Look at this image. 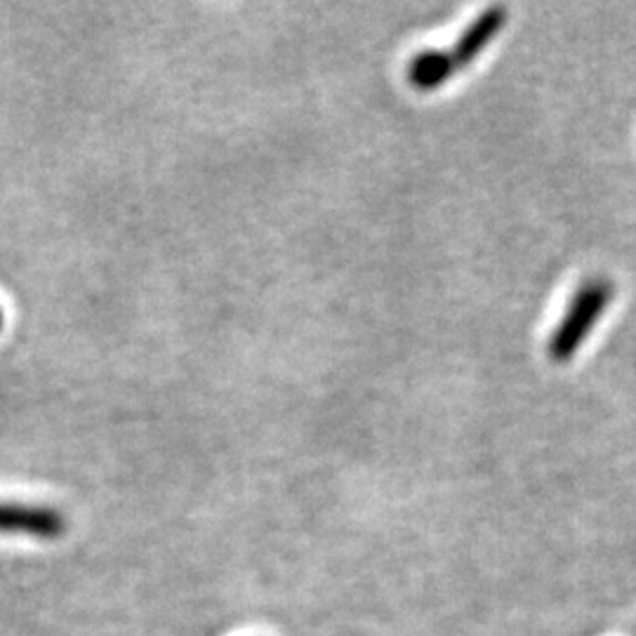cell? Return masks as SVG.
I'll return each mask as SVG.
<instances>
[{
  "instance_id": "1",
  "label": "cell",
  "mask_w": 636,
  "mask_h": 636,
  "mask_svg": "<svg viewBox=\"0 0 636 636\" xmlns=\"http://www.w3.org/2000/svg\"><path fill=\"white\" fill-rule=\"evenodd\" d=\"M611 298L613 283L606 279H592L577 290L566 314H563L561 323L550 337V356L554 361H569L580 350V344L585 342L598 316H602L604 309L611 304Z\"/></svg>"
},
{
  "instance_id": "2",
  "label": "cell",
  "mask_w": 636,
  "mask_h": 636,
  "mask_svg": "<svg viewBox=\"0 0 636 636\" xmlns=\"http://www.w3.org/2000/svg\"><path fill=\"white\" fill-rule=\"evenodd\" d=\"M66 529V521L52 507L0 502V533L31 535L41 540L60 538Z\"/></svg>"
},
{
  "instance_id": "3",
  "label": "cell",
  "mask_w": 636,
  "mask_h": 636,
  "mask_svg": "<svg viewBox=\"0 0 636 636\" xmlns=\"http://www.w3.org/2000/svg\"><path fill=\"white\" fill-rule=\"evenodd\" d=\"M504 22H507V10L502 6H493V8L483 10L477 20L462 31L458 43L450 50H446V62L452 74L475 62L488 48V43L502 31Z\"/></svg>"
},
{
  "instance_id": "4",
  "label": "cell",
  "mask_w": 636,
  "mask_h": 636,
  "mask_svg": "<svg viewBox=\"0 0 636 636\" xmlns=\"http://www.w3.org/2000/svg\"><path fill=\"white\" fill-rule=\"evenodd\" d=\"M450 66L446 62V52L427 50L423 54H415L413 62L408 64V81L417 90H431L439 87L450 79Z\"/></svg>"
},
{
  "instance_id": "5",
  "label": "cell",
  "mask_w": 636,
  "mask_h": 636,
  "mask_svg": "<svg viewBox=\"0 0 636 636\" xmlns=\"http://www.w3.org/2000/svg\"><path fill=\"white\" fill-rule=\"evenodd\" d=\"M0 329H3V314H0Z\"/></svg>"
}]
</instances>
